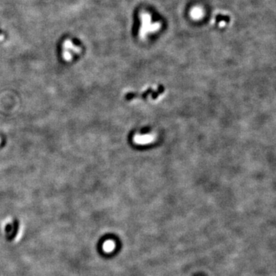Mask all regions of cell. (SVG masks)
Returning <instances> with one entry per match:
<instances>
[{"instance_id":"6da1fadb","label":"cell","mask_w":276,"mask_h":276,"mask_svg":"<svg viewBox=\"0 0 276 276\" xmlns=\"http://www.w3.org/2000/svg\"><path fill=\"white\" fill-rule=\"evenodd\" d=\"M18 223L16 221V222H14V223L12 224V229L11 232H10V236H8L9 240H12V239L16 237V234H17V232H18Z\"/></svg>"},{"instance_id":"7a4b0ae2","label":"cell","mask_w":276,"mask_h":276,"mask_svg":"<svg viewBox=\"0 0 276 276\" xmlns=\"http://www.w3.org/2000/svg\"><path fill=\"white\" fill-rule=\"evenodd\" d=\"M114 249V243L113 242L108 241V242H107L105 244H104V249L105 250V251H107L108 252H111Z\"/></svg>"},{"instance_id":"3957f363","label":"cell","mask_w":276,"mask_h":276,"mask_svg":"<svg viewBox=\"0 0 276 276\" xmlns=\"http://www.w3.org/2000/svg\"><path fill=\"white\" fill-rule=\"evenodd\" d=\"M12 229V225H10V224L7 225L6 227H5V232H6V233H10Z\"/></svg>"}]
</instances>
